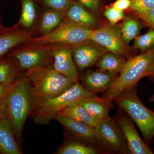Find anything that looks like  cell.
Wrapping results in <instances>:
<instances>
[{"instance_id": "cell-10", "label": "cell", "mask_w": 154, "mask_h": 154, "mask_svg": "<svg viewBox=\"0 0 154 154\" xmlns=\"http://www.w3.org/2000/svg\"><path fill=\"white\" fill-rule=\"evenodd\" d=\"M90 40L116 55L121 57L128 56V50L122 38L121 31L115 28L104 27L93 30Z\"/></svg>"}, {"instance_id": "cell-3", "label": "cell", "mask_w": 154, "mask_h": 154, "mask_svg": "<svg viewBox=\"0 0 154 154\" xmlns=\"http://www.w3.org/2000/svg\"><path fill=\"white\" fill-rule=\"evenodd\" d=\"M154 60V47L139 55L128 59L124 69L103 97L113 102L115 98L137 85L140 80L147 77Z\"/></svg>"}, {"instance_id": "cell-23", "label": "cell", "mask_w": 154, "mask_h": 154, "mask_svg": "<svg viewBox=\"0 0 154 154\" xmlns=\"http://www.w3.org/2000/svg\"><path fill=\"white\" fill-rule=\"evenodd\" d=\"M11 58L0 60V83L12 84L17 81L20 69L17 61Z\"/></svg>"}, {"instance_id": "cell-12", "label": "cell", "mask_w": 154, "mask_h": 154, "mask_svg": "<svg viewBox=\"0 0 154 154\" xmlns=\"http://www.w3.org/2000/svg\"><path fill=\"white\" fill-rule=\"evenodd\" d=\"M55 119L63 125L69 135L70 139L101 149L96 140V128L63 116L57 115Z\"/></svg>"}, {"instance_id": "cell-33", "label": "cell", "mask_w": 154, "mask_h": 154, "mask_svg": "<svg viewBox=\"0 0 154 154\" xmlns=\"http://www.w3.org/2000/svg\"><path fill=\"white\" fill-rule=\"evenodd\" d=\"M13 84L0 83V102L5 97Z\"/></svg>"}, {"instance_id": "cell-27", "label": "cell", "mask_w": 154, "mask_h": 154, "mask_svg": "<svg viewBox=\"0 0 154 154\" xmlns=\"http://www.w3.org/2000/svg\"><path fill=\"white\" fill-rule=\"evenodd\" d=\"M73 0H40V2L49 9L66 14L72 5Z\"/></svg>"}, {"instance_id": "cell-37", "label": "cell", "mask_w": 154, "mask_h": 154, "mask_svg": "<svg viewBox=\"0 0 154 154\" xmlns=\"http://www.w3.org/2000/svg\"><path fill=\"white\" fill-rule=\"evenodd\" d=\"M34 1L36 2H40V0H34Z\"/></svg>"}, {"instance_id": "cell-34", "label": "cell", "mask_w": 154, "mask_h": 154, "mask_svg": "<svg viewBox=\"0 0 154 154\" xmlns=\"http://www.w3.org/2000/svg\"><path fill=\"white\" fill-rule=\"evenodd\" d=\"M147 77H148L152 82L154 83V60L150 69Z\"/></svg>"}, {"instance_id": "cell-11", "label": "cell", "mask_w": 154, "mask_h": 154, "mask_svg": "<svg viewBox=\"0 0 154 154\" xmlns=\"http://www.w3.org/2000/svg\"><path fill=\"white\" fill-rule=\"evenodd\" d=\"M54 46L52 54L54 68L74 83L78 82L79 73L72 55L73 45L57 44Z\"/></svg>"}, {"instance_id": "cell-1", "label": "cell", "mask_w": 154, "mask_h": 154, "mask_svg": "<svg viewBox=\"0 0 154 154\" xmlns=\"http://www.w3.org/2000/svg\"><path fill=\"white\" fill-rule=\"evenodd\" d=\"M25 76L30 84L32 111L42 101L63 94L75 84L49 65L27 70Z\"/></svg>"}, {"instance_id": "cell-38", "label": "cell", "mask_w": 154, "mask_h": 154, "mask_svg": "<svg viewBox=\"0 0 154 154\" xmlns=\"http://www.w3.org/2000/svg\"><path fill=\"white\" fill-rule=\"evenodd\" d=\"M0 1H1V0H0ZM3 28V26H2V25H1V21H0V28Z\"/></svg>"}, {"instance_id": "cell-32", "label": "cell", "mask_w": 154, "mask_h": 154, "mask_svg": "<svg viewBox=\"0 0 154 154\" xmlns=\"http://www.w3.org/2000/svg\"><path fill=\"white\" fill-rule=\"evenodd\" d=\"M131 3V0H116L112 7L117 10L123 11L129 8Z\"/></svg>"}, {"instance_id": "cell-5", "label": "cell", "mask_w": 154, "mask_h": 154, "mask_svg": "<svg viewBox=\"0 0 154 154\" xmlns=\"http://www.w3.org/2000/svg\"><path fill=\"white\" fill-rule=\"evenodd\" d=\"M137 85L113 100L127 113L140 131L143 140L149 145L154 137V111L146 107L137 93Z\"/></svg>"}, {"instance_id": "cell-19", "label": "cell", "mask_w": 154, "mask_h": 154, "mask_svg": "<svg viewBox=\"0 0 154 154\" xmlns=\"http://www.w3.org/2000/svg\"><path fill=\"white\" fill-rule=\"evenodd\" d=\"M57 115L66 116L94 128L97 127L101 120L79 103L65 107Z\"/></svg>"}, {"instance_id": "cell-8", "label": "cell", "mask_w": 154, "mask_h": 154, "mask_svg": "<svg viewBox=\"0 0 154 154\" xmlns=\"http://www.w3.org/2000/svg\"><path fill=\"white\" fill-rule=\"evenodd\" d=\"M14 50L9 54L20 69L27 70L48 65L52 57L54 45L32 43Z\"/></svg>"}, {"instance_id": "cell-21", "label": "cell", "mask_w": 154, "mask_h": 154, "mask_svg": "<svg viewBox=\"0 0 154 154\" xmlns=\"http://www.w3.org/2000/svg\"><path fill=\"white\" fill-rule=\"evenodd\" d=\"M58 154H103L98 148L70 139L56 153Z\"/></svg>"}, {"instance_id": "cell-17", "label": "cell", "mask_w": 154, "mask_h": 154, "mask_svg": "<svg viewBox=\"0 0 154 154\" xmlns=\"http://www.w3.org/2000/svg\"><path fill=\"white\" fill-rule=\"evenodd\" d=\"M65 17L66 19L70 22L91 29L95 27L97 23L94 15L84 6L74 1L66 13Z\"/></svg>"}, {"instance_id": "cell-14", "label": "cell", "mask_w": 154, "mask_h": 154, "mask_svg": "<svg viewBox=\"0 0 154 154\" xmlns=\"http://www.w3.org/2000/svg\"><path fill=\"white\" fill-rule=\"evenodd\" d=\"M85 42L73 45L72 48L73 58L80 71L96 64L106 51Z\"/></svg>"}, {"instance_id": "cell-25", "label": "cell", "mask_w": 154, "mask_h": 154, "mask_svg": "<svg viewBox=\"0 0 154 154\" xmlns=\"http://www.w3.org/2000/svg\"><path fill=\"white\" fill-rule=\"evenodd\" d=\"M142 28V25L137 19L131 17L125 18L121 30L122 38L125 44L127 45L138 36Z\"/></svg>"}, {"instance_id": "cell-26", "label": "cell", "mask_w": 154, "mask_h": 154, "mask_svg": "<svg viewBox=\"0 0 154 154\" xmlns=\"http://www.w3.org/2000/svg\"><path fill=\"white\" fill-rule=\"evenodd\" d=\"M134 48L139 49L141 53L146 52L154 47V29L150 28L147 33L135 38Z\"/></svg>"}, {"instance_id": "cell-13", "label": "cell", "mask_w": 154, "mask_h": 154, "mask_svg": "<svg viewBox=\"0 0 154 154\" xmlns=\"http://www.w3.org/2000/svg\"><path fill=\"white\" fill-rule=\"evenodd\" d=\"M119 75L118 74L101 70L91 71L82 77V85L88 91L104 94L110 89Z\"/></svg>"}, {"instance_id": "cell-4", "label": "cell", "mask_w": 154, "mask_h": 154, "mask_svg": "<svg viewBox=\"0 0 154 154\" xmlns=\"http://www.w3.org/2000/svg\"><path fill=\"white\" fill-rule=\"evenodd\" d=\"M97 94L86 90L79 82L75 83L63 94L38 104L30 113L33 122L36 124H47L55 119L58 113L64 108L79 103L86 97Z\"/></svg>"}, {"instance_id": "cell-31", "label": "cell", "mask_w": 154, "mask_h": 154, "mask_svg": "<svg viewBox=\"0 0 154 154\" xmlns=\"http://www.w3.org/2000/svg\"><path fill=\"white\" fill-rule=\"evenodd\" d=\"M84 6L91 13L97 14L99 9V0H73Z\"/></svg>"}, {"instance_id": "cell-30", "label": "cell", "mask_w": 154, "mask_h": 154, "mask_svg": "<svg viewBox=\"0 0 154 154\" xmlns=\"http://www.w3.org/2000/svg\"><path fill=\"white\" fill-rule=\"evenodd\" d=\"M150 28L154 29V8L149 11L137 15Z\"/></svg>"}, {"instance_id": "cell-20", "label": "cell", "mask_w": 154, "mask_h": 154, "mask_svg": "<svg viewBox=\"0 0 154 154\" xmlns=\"http://www.w3.org/2000/svg\"><path fill=\"white\" fill-rule=\"evenodd\" d=\"M126 61L122 57L108 52L105 53L96 64L98 69L118 74L123 69Z\"/></svg>"}, {"instance_id": "cell-18", "label": "cell", "mask_w": 154, "mask_h": 154, "mask_svg": "<svg viewBox=\"0 0 154 154\" xmlns=\"http://www.w3.org/2000/svg\"><path fill=\"white\" fill-rule=\"evenodd\" d=\"M79 104L85 108L97 118L101 119L107 115L113 107V102L108 101L97 95L88 96L82 99Z\"/></svg>"}, {"instance_id": "cell-29", "label": "cell", "mask_w": 154, "mask_h": 154, "mask_svg": "<svg viewBox=\"0 0 154 154\" xmlns=\"http://www.w3.org/2000/svg\"><path fill=\"white\" fill-rule=\"evenodd\" d=\"M105 16L112 25H115L124 18L123 11H120L111 7L105 12Z\"/></svg>"}, {"instance_id": "cell-16", "label": "cell", "mask_w": 154, "mask_h": 154, "mask_svg": "<svg viewBox=\"0 0 154 154\" xmlns=\"http://www.w3.org/2000/svg\"><path fill=\"white\" fill-rule=\"evenodd\" d=\"M14 132L5 115L0 119V153L21 154Z\"/></svg>"}, {"instance_id": "cell-35", "label": "cell", "mask_w": 154, "mask_h": 154, "mask_svg": "<svg viewBox=\"0 0 154 154\" xmlns=\"http://www.w3.org/2000/svg\"><path fill=\"white\" fill-rule=\"evenodd\" d=\"M5 115V105L2 101L0 102V119Z\"/></svg>"}, {"instance_id": "cell-9", "label": "cell", "mask_w": 154, "mask_h": 154, "mask_svg": "<svg viewBox=\"0 0 154 154\" xmlns=\"http://www.w3.org/2000/svg\"><path fill=\"white\" fill-rule=\"evenodd\" d=\"M113 119L121 130L129 154H154L149 145L141 138L133 121L125 111L119 108Z\"/></svg>"}, {"instance_id": "cell-2", "label": "cell", "mask_w": 154, "mask_h": 154, "mask_svg": "<svg viewBox=\"0 0 154 154\" xmlns=\"http://www.w3.org/2000/svg\"><path fill=\"white\" fill-rule=\"evenodd\" d=\"M3 102L6 117L15 134L20 137L26 119L32 111L30 84L26 77L17 80Z\"/></svg>"}, {"instance_id": "cell-6", "label": "cell", "mask_w": 154, "mask_h": 154, "mask_svg": "<svg viewBox=\"0 0 154 154\" xmlns=\"http://www.w3.org/2000/svg\"><path fill=\"white\" fill-rule=\"evenodd\" d=\"M93 30L64 19L54 30L40 37H32L29 42L75 45L90 40Z\"/></svg>"}, {"instance_id": "cell-24", "label": "cell", "mask_w": 154, "mask_h": 154, "mask_svg": "<svg viewBox=\"0 0 154 154\" xmlns=\"http://www.w3.org/2000/svg\"><path fill=\"white\" fill-rule=\"evenodd\" d=\"M34 0H21L22 13L18 25L30 29L33 26L37 15V8Z\"/></svg>"}, {"instance_id": "cell-7", "label": "cell", "mask_w": 154, "mask_h": 154, "mask_svg": "<svg viewBox=\"0 0 154 154\" xmlns=\"http://www.w3.org/2000/svg\"><path fill=\"white\" fill-rule=\"evenodd\" d=\"M96 139L104 154H129L119 127L109 115L100 120L96 128Z\"/></svg>"}, {"instance_id": "cell-22", "label": "cell", "mask_w": 154, "mask_h": 154, "mask_svg": "<svg viewBox=\"0 0 154 154\" xmlns=\"http://www.w3.org/2000/svg\"><path fill=\"white\" fill-rule=\"evenodd\" d=\"M66 14L55 10L49 9L42 14L39 30L43 35L49 33L57 28L63 21Z\"/></svg>"}, {"instance_id": "cell-36", "label": "cell", "mask_w": 154, "mask_h": 154, "mask_svg": "<svg viewBox=\"0 0 154 154\" xmlns=\"http://www.w3.org/2000/svg\"><path fill=\"white\" fill-rule=\"evenodd\" d=\"M148 102H154V94L151 95L149 97L148 100Z\"/></svg>"}, {"instance_id": "cell-15", "label": "cell", "mask_w": 154, "mask_h": 154, "mask_svg": "<svg viewBox=\"0 0 154 154\" xmlns=\"http://www.w3.org/2000/svg\"><path fill=\"white\" fill-rule=\"evenodd\" d=\"M17 25L11 28H0V58L11 50L30 42L31 32L21 30Z\"/></svg>"}, {"instance_id": "cell-28", "label": "cell", "mask_w": 154, "mask_h": 154, "mask_svg": "<svg viewBox=\"0 0 154 154\" xmlns=\"http://www.w3.org/2000/svg\"><path fill=\"white\" fill-rule=\"evenodd\" d=\"M154 8V0H131L129 8L137 15Z\"/></svg>"}]
</instances>
